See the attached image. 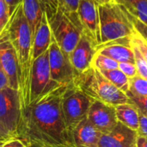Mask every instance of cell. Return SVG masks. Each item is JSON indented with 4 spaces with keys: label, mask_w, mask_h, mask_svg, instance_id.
Masks as SVG:
<instances>
[{
    "label": "cell",
    "mask_w": 147,
    "mask_h": 147,
    "mask_svg": "<svg viewBox=\"0 0 147 147\" xmlns=\"http://www.w3.org/2000/svg\"><path fill=\"white\" fill-rule=\"evenodd\" d=\"M65 87L58 84L22 109L16 137L39 147H76L61 109Z\"/></svg>",
    "instance_id": "1"
},
{
    "label": "cell",
    "mask_w": 147,
    "mask_h": 147,
    "mask_svg": "<svg viewBox=\"0 0 147 147\" xmlns=\"http://www.w3.org/2000/svg\"><path fill=\"white\" fill-rule=\"evenodd\" d=\"M4 31L15 50L17 59L18 91L22 109L26 103L33 63L32 53L34 36L30 26L23 15L21 3L11 13L9 20L4 28Z\"/></svg>",
    "instance_id": "2"
},
{
    "label": "cell",
    "mask_w": 147,
    "mask_h": 147,
    "mask_svg": "<svg viewBox=\"0 0 147 147\" xmlns=\"http://www.w3.org/2000/svg\"><path fill=\"white\" fill-rule=\"evenodd\" d=\"M101 45L131 39L135 32L133 16L124 4L114 1L98 5Z\"/></svg>",
    "instance_id": "3"
},
{
    "label": "cell",
    "mask_w": 147,
    "mask_h": 147,
    "mask_svg": "<svg viewBox=\"0 0 147 147\" xmlns=\"http://www.w3.org/2000/svg\"><path fill=\"white\" fill-rule=\"evenodd\" d=\"M74 82L93 101L102 102L114 107L129 103L127 94L115 87L92 66L86 71L78 74Z\"/></svg>",
    "instance_id": "4"
},
{
    "label": "cell",
    "mask_w": 147,
    "mask_h": 147,
    "mask_svg": "<svg viewBox=\"0 0 147 147\" xmlns=\"http://www.w3.org/2000/svg\"><path fill=\"white\" fill-rule=\"evenodd\" d=\"M48 21L53 39L62 52L69 57L83 34L77 12L70 13L58 9L55 16Z\"/></svg>",
    "instance_id": "5"
},
{
    "label": "cell",
    "mask_w": 147,
    "mask_h": 147,
    "mask_svg": "<svg viewBox=\"0 0 147 147\" xmlns=\"http://www.w3.org/2000/svg\"><path fill=\"white\" fill-rule=\"evenodd\" d=\"M93 100L87 96L76 84H67L61 96V109L67 129L72 130L87 118Z\"/></svg>",
    "instance_id": "6"
},
{
    "label": "cell",
    "mask_w": 147,
    "mask_h": 147,
    "mask_svg": "<svg viewBox=\"0 0 147 147\" xmlns=\"http://www.w3.org/2000/svg\"><path fill=\"white\" fill-rule=\"evenodd\" d=\"M58 84H59L53 82L51 78L47 50L46 53L36 58L32 63L27 99L23 108L46 92L53 89Z\"/></svg>",
    "instance_id": "7"
},
{
    "label": "cell",
    "mask_w": 147,
    "mask_h": 147,
    "mask_svg": "<svg viewBox=\"0 0 147 147\" xmlns=\"http://www.w3.org/2000/svg\"><path fill=\"white\" fill-rule=\"evenodd\" d=\"M22 115L19 91L10 87L0 90V125L16 137Z\"/></svg>",
    "instance_id": "8"
},
{
    "label": "cell",
    "mask_w": 147,
    "mask_h": 147,
    "mask_svg": "<svg viewBox=\"0 0 147 147\" xmlns=\"http://www.w3.org/2000/svg\"><path fill=\"white\" fill-rule=\"evenodd\" d=\"M48 62L51 78L53 82L67 85L74 81L78 74L73 69L69 57L62 52L53 39L48 48Z\"/></svg>",
    "instance_id": "9"
},
{
    "label": "cell",
    "mask_w": 147,
    "mask_h": 147,
    "mask_svg": "<svg viewBox=\"0 0 147 147\" xmlns=\"http://www.w3.org/2000/svg\"><path fill=\"white\" fill-rule=\"evenodd\" d=\"M77 14L83 33L90 37L97 47L101 43L98 4L94 0H80Z\"/></svg>",
    "instance_id": "10"
},
{
    "label": "cell",
    "mask_w": 147,
    "mask_h": 147,
    "mask_svg": "<svg viewBox=\"0 0 147 147\" xmlns=\"http://www.w3.org/2000/svg\"><path fill=\"white\" fill-rule=\"evenodd\" d=\"M89 122L102 134L111 132L118 121L114 106L98 101H93L87 115Z\"/></svg>",
    "instance_id": "11"
},
{
    "label": "cell",
    "mask_w": 147,
    "mask_h": 147,
    "mask_svg": "<svg viewBox=\"0 0 147 147\" xmlns=\"http://www.w3.org/2000/svg\"><path fill=\"white\" fill-rule=\"evenodd\" d=\"M96 53V45L85 34H82L79 41L69 56L71 64L77 72L81 74L92 66Z\"/></svg>",
    "instance_id": "12"
},
{
    "label": "cell",
    "mask_w": 147,
    "mask_h": 147,
    "mask_svg": "<svg viewBox=\"0 0 147 147\" xmlns=\"http://www.w3.org/2000/svg\"><path fill=\"white\" fill-rule=\"evenodd\" d=\"M0 64L9 79V87L18 90V64L13 47L4 31L0 34Z\"/></svg>",
    "instance_id": "13"
},
{
    "label": "cell",
    "mask_w": 147,
    "mask_h": 147,
    "mask_svg": "<svg viewBox=\"0 0 147 147\" xmlns=\"http://www.w3.org/2000/svg\"><path fill=\"white\" fill-rule=\"evenodd\" d=\"M137 136L136 131L118 121L111 132L101 135L98 147H137Z\"/></svg>",
    "instance_id": "14"
},
{
    "label": "cell",
    "mask_w": 147,
    "mask_h": 147,
    "mask_svg": "<svg viewBox=\"0 0 147 147\" xmlns=\"http://www.w3.org/2000/svg\"><path fill=\"white\" fill-rule=\"evenodd\" d=\"M96 52L117 61L118 63L129 62L135 64L134 54L131 47V39L98 46L96 47Z\"/></svg>",
    "instance_id": "15"
},
{
    "label": "cell",
    "mask_w": 147,
    "mask_h": 147,
    "mask_svg": "<svg viewBox=\"0 0 147 147\" xmlns=\"http://www.w3.org/2000/svg\"><path fill=\"white\" fill-rule=\"evenodd\" d=\"M102 134L89 122L87 118L82 121L71 132L73 143L76 147H98Z\"/></svg>",
    "instance_id": "16"
},
{
    "label": "cell",
    "mask_w": 147,
    "mask_h": 147,
    "mask_svg": "<svg viewBox=\"0 0 147 147\" xmlns=\"http://www.w3.org/2000/svg\"><path fill=\"white\" fill-rule=\"evenodd\" d=\"M52 40H53V35L50 28V23L46 12H44L40 22L34 35L33 53H32L33 61L48 50L52 43Z\"/></svg>",
    "instance_id": "17"
},
{
    "label": "cell",
    "mask_w": 147,
    "mask_h": 147,
    "mask_svg": "<svg viewBox=\"0 0 147 147\" xmlns=\"http://www.w3.org/2000/svg\"><path fill=\"white\" fill-rule=\"evenodd\" d=\"M117 121L124 126L138 132L140 127L139 110L131 103H123L115 107Z\"/></svg>",
    "instance_id": "18"
},
{
    "label": "cell",
    "mask_w": 147,
    "mask_h": 147,
    "mask_svg": "<svg viewBox=\"0 0 147 147\" xmlns=\"http://www.w3.org/2000/svg\"><path fill=\"white\" fill-rule=\"evenodd\" d=\"M21 4L23 15L30 26L34 36L45 12L44 9L40 0H22Z\"/></svg>",
    "instance_id": "19"
},
{
    "label": "cell",
    "mask_w": 147,
    "mask_h": 147,
    "mask_svg": "<svg viewBox=\"0 0 147 147\" xmlns=\"http://www.w3.org/2000/svg\"><path fill=\"white\" fill-rule=\"evenodd\" d=\"M104 78H106L115 87L122 92L127 93L129 90V78L119 69L109 71H99Z\"/></svg>",
    "instance_id": "20"
},
{
    "label": "cell",
    "mask_w": 147,
    "mask_h": 147,
    "mask_svg": "<svg viewBox=\"0 0 147 147\" xmlns=\"http://www.w3.org/2000/svg\"><path fill=\"white\" fill-rule=\"evenodd\" d=\"M125 7L134 17L147 26V0H139Z\"/></svg>",
    "instance_id": "21"
},
{
    "label": "cell",
    "mask_w": 147,
    "mask_h": 147,
    "mask_svg": "<svg viewBox=\"0 0 147 147\" xmlns=\"http://www.w3.org/2000/svg\"><path fill=\"white\" fill-rule=\"evenodd\" d=\"M119 63L105 55H102L96 52L93 62H92V67L96 68L98 71H109V70H115L118 69Z\"/></svg>",
    "instance_id": "22"
},
{
    "label": "cell",
    "mask_w": 147,
    "mask_h": 147,
    "mask_svg": "<svg viewBox=\"0 0 147 147\" xmlns=\"http://www.w3.org/2000/svg\"><path fill=\"white\" fill-rule=\"evenodd\" d=\"M129 91L140 96H147V79L136 75L129 79Z\"/></svg>",
    "instance_id": "23"
},
{
    "label": "cell",
    "mask_w": 147,
    "mask_h": 147,
    "mask_svg": "<svg viewBox=\"0 0 147 147\" xmlns=\"http://www.w3.org/2000/svg\"><path fill=\"white\" fill-rule=\"evenodd\" d=\"M126 94L128 97L129 103H131L134 107H136V109L139 110V112L141 115L147 117V96H137V95L130 92L129 90Z\"/></svg>",
    "instance_id": "24"
},
{
    "label": "cell",
    "mask_w": 147,
    "mask_h": 147,
    "mask_svg": "<svg viewBox=\"0 0 147 147\" xmlns=\"http://www.w3.org/2000/svg\"><path fill=\"white\" fill-rule=\"evenodd\" d=\"M131 47L134 51V60H135V65L137 68L138 75L147 79V62L144 59L142 54L140 53V50L137 48V47L132 43L131 41Z\"/></svg>",
    "instance_id": "25"
},
{
    "label": "cell",
    "mask_w": 147,
    "mask_h": 147,
    "mask_svg": "<svg viewBox=\"0 0 147 147\" xmlns=\"http://www.w3.org/2000/svg\"><path fill=\"white\" fill-rule=\"evenodd\" d=\"M131 41L133 44H134L137 47V48L140 50V53L142 54V56L144 57V59L147 62V42L145 40V39L136 31V29L131 38Z\"/></svg>",
    "instance_id": "26"
},
{
    "label": "cell",
    "mask_w": 147,
    "mask_h": 147,
    "mask_svg": "<svg viewBox=\"0 0 147 147\" xmlns=\"http://www.w3.org/2000/svg\"><path fill=\"white\" fill-rule=\"evenodd\" d=\"M40 2L47 16L48 20H51L55 16L59 9L58 0H40Z\"/></svg>",
    "instance_id": "27"
},
{
    "label": "cell",
    "mask_w": 147,
    "mask_h": 147,
    "mask_svg": "<svg viewBox=\"0 0 147 147\" xmlns=\"http://www.w3.org/2000/svg\"><path fill=\"white\" fill-rule=\"evenodd\" d=\"M10 17L9 8L4 0H0V34L4 29Z\"/></svg>",
    "instance_id": "28"
},
{
    "label": "cell",
    "mask_w": 147,
    "mask_h": 147,
    "mask_svg": "<svg viewBox=\"0 0 147 147\" xmlns=\"http://www.w3.org/2000/svg\"><path fill=\"white\" fill-rule=\"evenodd\" d=\"M80 0H58L59 3V9L70 12V13H76L78 8Z\"/></svg>",
    "instance_id": "29"
},
{
    "label": "cell",
    "mask_w": 147,
    "mask_h": 147,
    "mask_svg": "<svg viewBox=\"0 0 147 147\" xmlns=\"http://www.w3.org/2000/svg\"><path fill=\"white\" fill-rule=\"evenodd\" d=\"M118 69L121 70L129 79L135 77L136 75H138L136 65L134 63H129V62L119 63Z\"/></svg>",
    "instance_id": "30"
},
{
    "label": "cell",
    "mask_w": 147,
    "mask_h": 147,
    "mask_svg": "<svg viewBox=\"0 0 147 147\" xmlns=\"http://www.w3.org/2000/svg\"><path fill=\"white\" fill-rule=\"evenodd\" d=\"M0 147H29L28 145L18 137H10L0 141Z\"/></svg>",
    "instance_id": "31"
},
{
    "label": "cell",
    "mask_w": 147,
    "mask_h": 147,
    "mask_svg": "<svg viewBox=\"0 0 147 147\" xmlns=\"http://www.w3.org/2000/svg\"><path fill=\"white\" fill-rule=\"evenodd\" d=\"M133 22H134V25L136 31L145 39V40L147 42V26H146L144 23H142L140 21H139L138 19H136L134 16H133Z\"/></svg>",
    "instance_id": "32"
},
{
    "label": "cell",
    "mask_w": 147,
    "mask_h": 147,
    "mask_svg": "<svg viewBox=\"0 0 147 147\" xmlns=\"http://www.w3.org/2000/svg\"><path fill=\"white\" fill-rule=\"evenodd\" d=\"M138 135L143 136L147 139V117L141 115L140 116V127L138 130Z\"/></svg>",
    "instance_id": "33"
},
{
    "label": "cell",
    "mask_w": 147,
    "mask_h": 147,
    "mask_svg": "<svg viewBox=\"0 0 147 147\" xmlns=\"http://www.w3.org/2000/svg\"><path fill=\"white\" fill-rule=\"evenodd\" d=\"M9 87V79L0 64V90H3L4 88Z\"/></svg>",
    "instance_id": "34"
},
{
    "label": "cell",
    "mask_w": 147,
    "mask_h": 147,
    "mask_svg": "<svg viewBox=\"0 0 147 147\" xmlns=\"http://www.w3.org/2000/svg\"><path fill=\"white\" fill-rule=\"evenodd\" d=\"M22 0H4V2L6 3L9 10V14L11 15V13L14 11V9L17 7V5L21 3Z\"/></svg>",
    "instance_id": "35"
},
{
    "label": "cell",
    "mask_w": 147,
    "mask_h": 147,
    "mask_svg": "<svg viewBox=\"0 0 147 147\" xmlns=\"http://www.w3.org/2000/svg\"><path fill=\"white\" fill-rule=\"evenodd\" d=\"M137 147H147V139L144 138L143 136L138 135L136 140Z\"/></svg>",
    "instance_id": "36"
},
{
    "label": "cell",
    "mask_w": 147,
    "mask_h": 147,
    "mask_svg": "<svg viewBox=\"0 0 147 147\" xmlns=\"http://www.w3.org/2000/svg\"><path fill=\"white\" fill-rule=\"evenodd\" d=\"M10 137H13L11 136L1 125H0V141L2 140H7Z\"/></svg>",
    "instance_id": "37"
},
{
    "label": "cell",
    "mask_w": 147,
    "mask_h": 147,
    "mask_svg": "<svg viewBox=\"0 0 147 147\" xmlns=\"http://www.w3.org/2000/svg\"><path fill=\"white\" fill-rule=\"evenodd\" d=\"M137 1H139V0H122L123 4H124L125 6L129 5V4H132V3H135V2H137Z\"/></svg>",
    "instance_id": "38"
},
{
    "label": "cell",
    "mask_w": 147,
    "mask_h": 147,
    "mask_svg": "<svg viewBox=\"0 0 147 147\" xmlns=\"http://www.w3.org/2000/svg\"><path fill=\"white\" fill-rule=\"evenodd\" d=\"M98 5H101V4H104L106 3H109V2H111L112 0H94Z\"/></svg>",
    "instance_id": "39"
},
{
    "label": "cell",
    "mask_w": 147,
    "mask_h": 147,
    "mask_svg": "<svg viewBox=\"0 0 147 147\" xmlns=\"http://www.w3.org/2000/svg\"><path fill=\"white\" fill-rule=\"evenodd\" d=\"M112 1H114V2H115V3H120V4H123L122 0H112Z\"/></svg>",
    "instance_id": "40"
},
{
    "label": "cell",
    "mask_w": 147,
    "mask_h": 147,
    "mask_svg": "<svg viewBox=\"0 0 147 147\" xmlns=\"http://www.w3.org/2000/svg\"><path fill=\"white\" fill-rule=\"evenodd\" d=\"M28 146L29 147H39V146H34V145H28Z\"/></svg>",
    "instance_id": "41"
}]
</instances>
